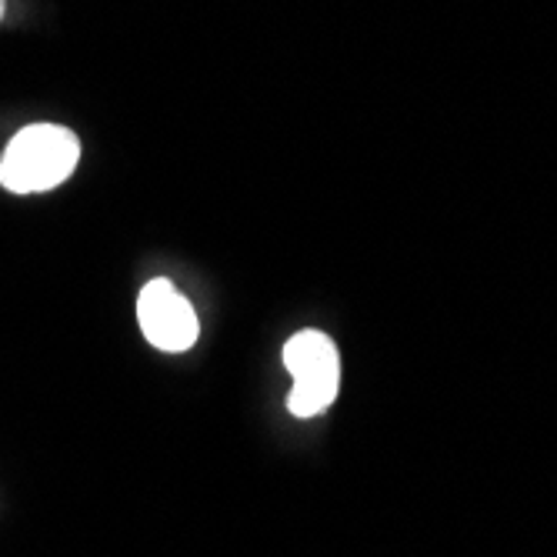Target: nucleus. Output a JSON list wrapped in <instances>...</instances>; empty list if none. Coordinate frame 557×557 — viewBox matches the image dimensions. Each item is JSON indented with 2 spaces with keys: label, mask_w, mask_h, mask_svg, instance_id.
<instances>
[{
  "label": "nucleus",
  "mask_w": 557,
  "mask_h": 557,
  "mask_svg": "<svg viewBox=\"0 0 557 557\" xmlns=\"http://www.w3.org/2000/svg\"><path fill=\"white\" fill-rule=\"evenodd\" d=\"M81 161V140L61 124L24 127L0 158V184L11 194H40L64 184Z\"/></svg>",
  "instance_id": "1"
},
{
  "label": "nucleus",
  "mask_w": 557,
  "mask_h": 557,
  "mask_svg": "<svg viewBox=\"0 0 557 557\" xmlns=\"http://www.w3.org/2000/svg\"><path fill=\"white\" fill-rule=\"evenodd\" d=\"M284 364L294 377L287 411L294 418H314L327 411L341 387V354L321 331H300L284 344Z\"/></svg>",
  "instance_id": "2"
},
{
  "label": "nucleus",
  "mask_w": 557,
  "mask_h": 557,
  "mask_svg": "<svg viewBox=\"0 0 557 557\" xmlns=\"http://www.w3.org/2000/svg\"><path fill=\"white\" fill-rule=\"evenodd\" d=\"M137 321L144 337L168 354H181L197 341V314L190 300L168 277L144 284L137 297Z\"/></svg>",
  "instance_id": "3"
},
{
  "label": "nucleus",
  "mask_w": 557,
  "mask_h": 557,
  "mask_svg": "<svg viewBox=\"0 0 557 557\" xmlns=\"http://www.w3.org/2000/svg\"><path fill=\"white\" fill-rule=\"evenodd\" d=\"M0 17H4V0H0Z\"/></svg>",
  "instance_id": "4"
}]
</instances>
